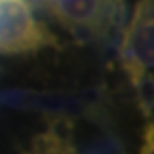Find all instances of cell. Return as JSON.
Listing matches in <instances>:
<instances>
[{"instance_id":"6da1fadb","label":"cell","mask_w":154,"mask_h":154,"mask_svg":"<svg viewBox=\"0 0 154 154\" xmlns=\"http://www.w3.org/2000/svg\"><path fill=\"white\" fill-rule=\"evenodd\" d=\"M62 28L81 39H105L123 17V0H38Z\"/></svg>"},{"instance_id":"7a4b0ae2","label":"cell","mask_w":154,"mask_h":154,"mask_svg":"<svg viewBox=\"0 0 154 154\" xmlns=\"http://www.w3.org/2000/svg\"><path fill=\"white\" fill-rule=\"evenodd\" d=\"M46 46L57 38L33 14L29 0H0V53L24 55Z\"/></svg>"},{"instance_id":"3957f363","label":"cell","mask_w":154,"mask_h":154,"mask_svg":"<svg viewBox=\"0 0 154 154\" xmlns=\"http://www.w3.org/2000/svg\"><path fill=\"white\" fill-rule=\"evenodd\" d=\"M120 63L134 88L154 70V0H139L123 29Z\"/></svg>"},{"instance_id":"277c9868","label":"cell","mask_w":154,"mask_h":154,"mask_svg":"<svg viewBox=\"0 0 154 154\" xmlns=\"http://www.w3.org/2000/svg\"><path fill=\"white\" fill-rule=\"evenodd\" d=\"M24 154H79L65 120H50L41 134L31 142V147Z\"/></svg>"},{"instance_id":"5b68a950","label":"cell","mask_w":154,"mask_h":154,"mask_svg":"<svg viewBox=\"0 0 154 154\" xmlns=\"http://www.w3.org/2000/svg\"><path fill=\"white\" fill-rule=\"evenodd\" d=\"M139 98V106L144 111V115H151L154 110V75L147 74L142 81L135 86Z\"/></svg>"},{"instance_id":"8992f818","label":"cell","mask_w":154,"mask_h":154,"mask_svg":"<svg viewBox=\"0 0 154 154\" xmlns=\"http://www.w3.org/2000/svg\"><path fill=\"white\" fill-rule=\"evenodd\" d=\"M139 154H154V122H149L144 128L142 146Z\"/></svg>"}]
</instances>
